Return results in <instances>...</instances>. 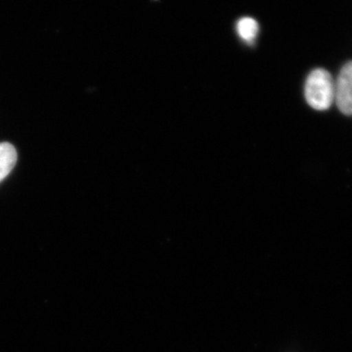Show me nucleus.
Returning <instances> with one entry per match:
<instances>
[{
  "instance_id": "f257e3e1",
  "label": "nucleus",
  "mask_w": 352,
  "mask_h": 352,
  "mask_svg": "<svg viewBox=\"0 0 352 352\" xmlns=\"http://www.w3.org/2000/svg\"><path fill=\"white\" fill-rule=\"evenodd\" d=\"M308 105L317 111H325L335 100V82L325 69H315L308 75L305 87Z\"/></svg>"
},
{
  "instance_id": "f03ea898",
  "label": "nucleus",
  "mask_w": 352,
  "mask_h": 352,
  "mask_svg": "<svg viewBox=\"0 0 352 352\" xmlns=\"http://www.w3.org/2000/svg\"><path fill=\"white\" fill-rule=\"evenodd\" d=\"M335 100L340 112L352 116V61L340 69L335 83Z\"/></svg>"
},
{
  "instance_id": "7ed1b4c3",
  "label": "nucleus",
  "mask_w": 352,
  "mask_h": 352,
  "mask_svg": "<svg viewBox=\"0 0 352 352\" xmlns=\"http://www.w3.org/2000/svg\"><path fill=\"white\" fill-rule=\"evenodd\" d=\"M17 163V151L8 142L0 143V182L8 176Z\"/></svg>"
},
{
  "instance_id": "20e7f679",
  "label": "nucleus",
  "mask_w": 352,
  "mask_h": 352,
  "mask_svg": "<svg viewBox=\"0 0 352 352\" xmlns=\"http://www.w3.org/2000/svg\"><path fill=\"white\" fill-rule=\"evenodd\" d=\"M238 34L245 43H252L256 41L258 34V24L256 20L251 17H244L238 21L237 27Z\"/></svg>"
}]
</instances>
